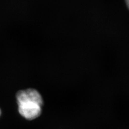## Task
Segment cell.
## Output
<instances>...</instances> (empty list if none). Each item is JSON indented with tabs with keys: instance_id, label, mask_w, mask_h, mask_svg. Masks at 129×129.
Returning a JSON list of instances; mask_svg holds the SVG:
<instances>
[{
	"instance_id": "1",
	"label": "cell",
	"mask_w": 129,
	"mask_h": 129,
	"mask_svg": "<svg viewBox=\"0 0 129 129\" xmlns=\"http://www.w3.org/2000/svg\"><path fill=\"white\" fill-rule=\"evenodd\" d=\"M19 114L25 119L32 120L41 115L44 100L40 92L34 88L18 91L16 95Z\"/></svg>"
},
{
	"instance_id": "2",
	"label": "cell",
	"mask_w": 129,
	"mask_h": 129,
	"mask_svg": "<svg viewBox=\"0 0 129 129\" xmlns=\"http://www.w3.org/2000/svg\"><path fill=\"white\" fill-rule=\"evenodd\" d=\"M125 2L127 8L129 9V0H125Z\"/></svg>"
},
{
	"instance_id": "3",
	"label": "cell",
	"mask_w": 129,
	"mask_h": 129,
	"mask_svg": "<svg viewBox=\"0 0 129 129\" xmlns=\"http://www.w3.org/2000/svg\"><path fill=\"white\" fill-rule=\"evenodd\" d=\"M1 113H2V111H1V109H0V116H1Z\"/></svg>"
}]
</instances>
